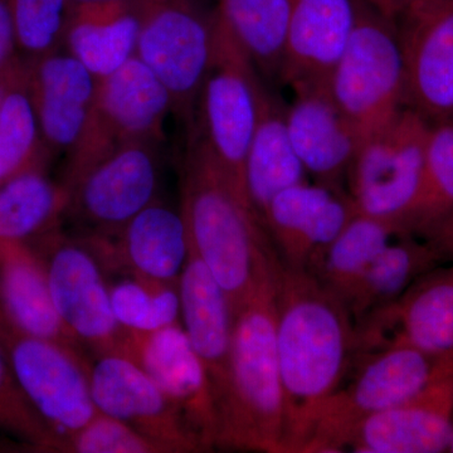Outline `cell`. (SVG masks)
I'll return each mask as SVG.
<instances>
[{"mask_svg": "<svg viewBox=\"0 0 453 453\" xmlns=\"http://www.w3.org/2000/svg\"><path fill=\"white\" fill-rule=\"evenodd\" d=\"M275 282L283 453H303L316 414L350 369L356 330L347 306L309 271L276 257Z\"/></svg>", "mask_w": 453, "mask_h": 453, "instance_id": "1", "label": "cell"}, {"mask_svg": "<svg viewBox=\"0 0 453 453\" xmlns=\"http://www.w3.org/2000/svg\"><path fill=\"white\" fill-rule=\"evenodd\" d=\"M181 162L180 211L190 244L235 310L275 249L246 193L232 180L195 127Z\"/></svg>", "mask_w": 453, "mask_h": 453, "instance_id": "2", "label": "cell"}, {"mask_svg": "<svg viewBox=\"0 0 453 453\" xmlns=\"http://www.w3.org/2000/svg\"><path fill=\"white\" fill-rule=\"evenodd\" d=\"M276 252L234 310L219 447L283 453L285 402L276 345Z\"/></svg>", "mask_w": 453, "mask_h": 453, "instance_id": "3", "label": "cell"}, {"mask_svg": "<svg viewBox=\"0 0 453 453\" xmlns=\"http://www.w3.org/2000/svg\"><path fill=\"white\" fill-rule=\"evenodd\" d=\"M451 372L453 359L404 344L357 357L354 377L342 381L316 414L303 453L345 451L363 422L412 398Z\"/></svg>", "mask_w": 453, "mask_h": 453, "instance_id": "4", "label": "cell"}, {"mask_svg": "<svg viewBox=\"0 0 453 453\" xmlns=\"http://www.w3.org/2000/svg\"><path fill=\"white\" fill-rule=\"evenodd\" d=\"M140 13L136 56L168 89L173 115L189 129L213 58L214 0H140Z\"/></svg>", "mask_w": 453, "mask_h": 453, "instance_id": "5", "label": "cell"}, {"mask_svg": "<svg viewBox=\"0 0 453 453\" xmlns=\"http://www.w3.org/2000/svg\"><path fill=\"white\" fill-rule=\"evenodd\" d=\"M330 94L362 142L405 107V70L395 23L357 0V22L329 79Z\"/></svg>", "mask_w": 453, "mask_h": 453, "instance_id": "6", "label": "cell"}, {"mask_svg": "<svg viewBox=\"0 0 453 453\" xmlns=\"http://www.w3.org/2000/svg\"><path fill=\"white\" fill-rule=\"evenodd\" d=\"M170 113L173 103L168 89L138 56L97 80L88 121L67 154L62 183L68 192L89 169L121 146L136 140H164V124Z\"/></svg>", "mask_w": 453, "mask_h": 453, "instance_id": "7", "label": "cell"}, {"mask_svg": "<svg viewBox=\"0 0 453 453\" xmlns=\"http://www.w3.org/2000/svg\"><path fill=\"white\" fill-rule=\"evenodd\" d=\"M262 82L252 59L219 13L213 58L193 127L244 193V168L257 125Z\"/></svg>", "mask_w": 453, "mask_h": 453, "instance_id": "8", "label": "cell"}, {"mask_svg": "<svg viewBox=\"0 0 453 453\" xmlns=\"http://www.w3.org/2000/svg\"><path fill=\"white\" fill-rule=\"evenodd\" d=\"M429 129L421 113L404 107L363 142L348 173L357 213L388 220L402 232L421 187Z\"/></svg>", "mask_w": 453, "mask_h": 453, "instance_id": "9", "label": "cell"}, {"mask_svg": "<svg viewBox=\"0 0 453 453\" xmlns=\"http://www.w3.org/2000/svg\"><path fill=\"white\" fill-rule=\"evenodd\" d=\"M4 348L18 383L29 403L64 441L97 413L89 386L88 357L53 340L17 332L0 320Z\"/></svg>", "mask_w": 453, "mask_h": 453, "instance_id": "10", "label": "cell"}, {"mask_svg": "<svg viewBox=\"0 0 453 453\" xmlns=\"http://www.w3.org/2000/svg\"><path fill=\"white\" fill-rule=\"evenodd\" d=\"M46 268L57 314L80 347L116 351L125 330L113 316L104 267L82 238L56 231L31 243Z\"/></svg>", "mask_w": 453, "mask_h": 453, "instance_id": "11", "label": "cell"}, {"mask_svg": "<svg viewBox=\"0 0 453 453\" xmlns=\"http://www.w3.org/2000/svg\"><path fill=\"white\" fill-rule=\"evenodd\" d=\"M162 139L121 146L89 169L71 189L67 214L88 235L113 237L140 211L159 199Z\"/></svg>", "mask_w": 453, "mask_h": 453, "instance_id": "12", "label": "cell"}, {"mask_svg": "<svg viewBox=\"0 0 453 453\" xmlns=\"http://www.w3.org/2000/svg\"><path fill=\"white\" fill-rule=\"evenodd\" d=\"M121 351L133 359L174 403L202 451L219 447V410L207 369L181 324L153 333L125 330Z\"/></svg>", "mask_w": 453, "mask_h": 453, "instance_id": "13", "label": "cell"}, {"mask_svg": "<svg viewBox=\"0 0 453 453\" xmlns=\"http://www.w3.org/2000/svg\"><path fill=\"white\" fill-rule=\"evenodd\" d=\"M354 330V357L404 344L453 359V262L429 270L398 299L357 320Z\"/></svg>", "mask_w": 453, "mask_h": 453, "instance_id": "14", "label": "cell"}, {"mask_svg": "<svg viewBox=\"0 0 453 453\" xmlns=\"http://www.w3.org/2000/svg\"><path fill=\"white\" fill-rule=\"evenodd\" d=\"M88 365L98 412L127 423L163 453L202 451L177 407L133 359L109 351L95 354Z\"/></svg>", "mask_w": 453, "mask_h": 453, "instance_id": "15", "label": "cell"}, {"mask_svg": "<svg viewBox=\"0 0 453 453\" xmlns=\"http://www.w3.org/2000/svg\"><path fill=\"white\" fill-rule=\"evenodd\" d=\"M405 70V107L426 120L453 109V0H410L395 22Z\"/></svg>", "mask_w": 453, "mask_h": 453, "instance_id": "16", "label": "cell"}, {"mask_svg": "<svg viewBox=\"0 0 453 453\" xmlns=\"http://www.w3.org/2000/svg\"><path fill=\"white\" fill-rule=\"evenodd\" d=\"M357 214L350 196L306 180L280 192L262 223L280 261L309 271Z\"/></svg>", "mask_w": 453, "mask_h": 453, "instance_id": "17", "label": "cell"}, {"mask_svg": "<svg viewBox=\"0 0 453 453\" xmlns=\"http://www.w3.org/2000/svg\"><path fill=\"white\" fill-rule=\"evenodd\" d=\"M103 265L125 275L178 282L190 243L180 208L157 199L113 237L82 238Z\"/></svg>", "mask_w": 453, "mask_h": 453, "instance_id": "18", "label": "cell"}, {"mask_svg": "<svg viewBox=\"0 0 453 453\" xmlns=\"http://www.w3.org/2000/svg\"><path fill=\"white\" fill-rule=\"evenodd\" d=\"M286 105V125L292 146L316 183L339 188L347 177L363 142L350 120L330 94L329 85L292 89Z\"/></svg>", "mask_w": 453, "mask_h": 453, "instance_id": "19", "label": "cell"}, {"mask_svg": "<svg viewBox=\"0 0 453 453\" xmlns=\"http://www.w3.org/2000/svg\"><path fill=\"white\" fill-rule=\"evenodd\" d=\"M27 61V83L44 146L50 157L67 155L88 121L97 79L64 47Z\"/></svg>", "mask_w": 453, "mask_h": 453, "instance_id": "20", "label": "cell"}, {"mask_svg": "<svg viewBox=\"0 0 453 453\" xmlns=\"http://www.w3.org/2000/svg\"><path fill=\"white\" fill-rule=\"evenodd\" d=\"M356 22L357 0H291L279 83L329 85Z\"/></svg>", "mask_w": 453, "mask_h": 453, "instance_id": "21", "label": "cell"}, {"mask_svg": "<svg viewBox=\"0 0 453 453\" xmlns=\"http://www.w3.org/2000/svg\"><path fill=\"white\" fill-rule=\"evenodd\" d=\"M452 436L453 372L366 419L349 449L357 453L449 452Z\"/></svg>", "mask_w": 453, "mask_h": 453, "instance_id": "22", "label": "cell"}, {"mask_svg": "<svg viewBox=\"0 0 453 453\" xmlns=\"http://www.w3.org/2000/svg\"><path fill=\"white\" fill-rule=\"evenodd\" d=\"M178 291L181 326L207 369L219 410L228 377L234 310L226 291L192 244L178 280Z\"/></svg>", "mask_w": 453, "mask_h": 453, "instance_id": "23", "label": "cell"}, {"mask_svg": "<svg viewBox=\"0 0 453 453\" xmlns=\"http://www.w3.org/2000/svg\"><path fill=\"white\" fill-rule=\"evenodd\" d=\"M140 23V0L73 3L62 47L105 79L136 56Z\"/></svg>", "mask_w": 453, "mask_h": 453, "instance_id": "24", "label": "cell"}, {"mask_svg": "<svg viewBox=\"0 0 453 453\" xmlns=\"http://www.w3.org/2000/svg\"><path fill=\"white\" fill-rule=\"evenodd\" d=\"M0 320L26 335L81 350L57 314L43 259L32 244L0 241Z\"/></svg>", "mask_w": 453, "mask_h": 453, "instance_id": "25", "label": "cell"}, {"mask_svg": "<svg viewBox=\"0 0 453 453\" xmlns=\"http://www.w3.org/2000/svg\"><path fill=\"white\" fill-rule=\"evenodd\" d=\"M306 175L288 135L286 105L262 82L257 125L244 168L247 196L261 222L270 202L282 190L308 180Z\"/></svg>", "mask_w": 453, "mask_h": 453, "instance_id": "26", "label": "cell"}, {"mask_svg": "<svg viewBox=\"0 0 453 453\" xmlns=\"http://www.w3.org/2000/svg\"><path fill=\"white\" fill-rule=\"evenodd\" d=\"M443 262L427 240L399 234L383 250L356 283L344 301L354 323L388 305L404 294L419 277Z\"/></svg>", "mask_w": 453, "mask_h": 453, "instance_id": "27", "label": "cell"}, {"mask_svg": "<svg viewBox=\"0 0 453 453\" xmlns=\"http://www.w3.org/2000/svg\"><path fill=\"white\" fill-rule=\"evenodd\" d=\"M71 195L46 166L27 170L0 187V241L31 244L56 231Z\"/></svg>", "mask_w": 453, "mask_h": 453, "instance_id": "28", "label": "cell"}, {"mask_svg": "<svg viewBox=\"0 0 453 453\" xmlns=\"http://www.w3.org/2000/svg\"><path fill=\"white\" fill-rule=\"evenodd\" d=\"M262 79L279 82L291 0H214Z\"/></svg>", "mask_w": 453, "mask_h": 453, "instance_id": "29", "label": "cell"}, {"mask_svg": "<svg viewBox=\"0 0 453 453\" xmlns=\"http://www.w3.org/2000/svg\"><path fill=\"white\" fill-rule=\"evenodd\" d=\"M399 234L395 223L357 213L309 273L344 303L366 268Z\"/></svg>", "mask_w": 453, "mask_h": 453, "instance_id": "30", "label": "cell"}, {"mask_svg": "<svg viewBox=\"0 0 453 453\" xmlns=\"http://www.w3.org/2000/svg\"><path fill=\"white\" fill-rule=\"evenodd\" d=\"M453 211V122H434L429 129L421 187L402 232L425 237Z\"/></svg>", "mask_w": 453, "mask_h": 453, "instance_id": "31", "label": "cell"}, {"mask_svg": "<svg viewBox=\"0 0 453 453\" xmlns=\"http://www.w3.org/2000/svg\"><path fill=\"white\" fill-rule=\"evenodd\" d=\"M27 70L28 61L0 107V187L27 170L47 166L50 159L33 107Z\"/></svg>", "mask_w": 453, "mask_h": 453, "instance_id": "32", "label": "cell"}, {"mask_svg": "<svg viewBox=\"0 0 453 453\" xmlns=\"http://www.w3.org/2000/svg\"><path fill=\"white\" fill-rule=\"evenodd\" d=\"M113 316L122 329L153 333L180 324L178 282L127 275L110 286Z\"/></svg>", "mask_w": 453, "mask_h": 453, "instance_id": "33", "label": "cell"}, {"mask_svg": "<svg viewBox=\"0 0 453 453\" xmlns=\"http://www.w3.org/2000/svg\"><path fill=\"white\" fill-rule=\"evenodd\" d=\"M18 53L35 59L61 49L71 0H7Z\"/></svg>", "mask_w": 453, "mask_h": 453, "instance_id": "34", "label": "cell"}, {"mask_svg": "<svg viewBox=\"0 0 453 453\" xmlns=\"http://www.w3.org/2000/svg\"><path fill=\"white\" fill-rule=\"evenodd\" d=\"M0 429L43 452H64V441L46 425L18 383L0 344Z\"/></svg>", "mask_w": 453, "mask_h": 453, "instance_id": "35", "label": "cell"}, {"mask_svg": "<svg viewBox=\"0 0 453 453\" xmlns=\"http://www.w3.org/2000/svg\"><path fill=\"white\" fill-rule=\"evenodd\" d=\"M64 452L76 453H163L127 423L98 412L94 418L65 438Z\"/></svg>", "mask_w": 453, "mask_h": 453, "instance_id": "36", "label": "cell"}, {"mask_svg": "<svg viewBox=\"0 0 453 453\" xmlns=\"http://www.w3.org/2000/svg\"><path fill=\"white\" fill-rule=\"evenodd\" d=\"M18 56L19 53L11 11L7 0H0V70Z\"/></svg>", "mask_w": 453, "mask_h": 453, "instance_id": "37", "label": "cell"}, {"mask_svg": "<svg viewBox=\"0 0 453 453\" xmlns=\"http://www.w3.org/2000/svg\"><path fill=\"white\" fill-rule=\"evenodd\" d=\"M423 238L436 249L443 262H453V211Z\"/></svg>", "mask_w": 453, "mask_h": 453, "instance_id": "38", "label": "cell"}, {"mask_svg": "<svg viewBox=\"0 0 453 453\" xmlns=\"http://www.w3.org/2000/svg\"><path fill=\"white\" fill-rule=\"evenodd\" d=\"M26 65L27 59L23 58L22 56H18L11 64L0 70V107H2L3 101H4L11 88H13L14 83L25 73Z\"/></svg>", "mask_w": 453, "mask_h": 453, "instance_id": "39", "label": "cell"}, {"mask_svg": "<svg viewBox=\"0 0 453 453\" xmlns=\"http://www.w3.org/2000/svg\"><path fill=\"white\" fill-rule=\"evenodd\" d=\"M365 2L381 16L395 23L410 0H365Z\"/></svg>", "mask_w": 453, "mask_h": 453, "instance_id": "40", "label": "cell"}, {"mask_svg": "<svg viewBox=\"0 0 453 453\" xmlns=\"http://www.w3.org/2000/svg\"><path fill=\"white\" fill-rule=\"evenodd\" d=\"M73 3L92 2V0H71Z\"/></svg>", "mask_w": 453, "mask_h": 453, "instance_id": "41", "label": "cell"}, {"mask_svg": "<svg viewBox=\"0 0 453 453\" xmlns=\"http://www.w3.org/2000/svg\"><path fill=\"white\" fill-rule=\"evenodd\" d=\"M449 120L453 122V109H452V111H451V115H449Z\"/></svg>", "mask_w": 453, "mask_h": 453, "instance_id": "42", "label": "cell"}, {"mask_svg": "<svg viewBox=\"0 0 453 453\" xmlns=\"http://www.w3.org/2000/svg\"><path fill=\"white\" fill-rule=\"evenodd\" d=\"M449 452H453V436H452L451 447H449Z\"/></svg>", "mask_w": 453, "mask_h": 453, "instance_id": "43", "label": "cell"}]
</instances>
